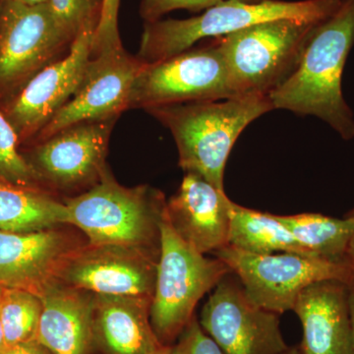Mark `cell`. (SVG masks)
<instances>
[{
	"label": "cell",
	"mask_w": 354,
	"mask_h": 354,
	"mask_svg": "<svg viewBox=\"0 0 354 354\" xmlns=\"http://www.w3.org/2000/svg\"><path fill=\"white\" fill-rule=\"evenodd\" d=\"M230 211L228 245L259 255L288 252L315 257L295 239L276 215L245 208L232 201Z\"/></svg>",
	"instance_id": "obj_21"
},
{
	"label": "cell",
	"mask_w": 354,
	"mask_h": 354,
	"mask_svg": "<svg viewBox=\"0 0 354 354\" xmlns=\"http://www.w3.org/2000/svg\"><path fill=\"white\" fill-rule=\"evenodd\" d=\"M341 3L342 0L221 2L188 19L146 22L137 57L143 64H153L190 50L203 39L220 38L266 21L297 19L322 22L332 16Z\"/></svg>",
	"instance_id": "obj_3"
},
{
	"label": "cell",
	"mask_w": 354,
	"mask_h": 354,
	"mask_svg": "<svg viewBox=\"0 0 354 354\" xmlns=\"http://www.w3.org/2000/svg\"><path fill=\"white\" fill-rule=\"evenodd\" d=\"M232 200L204 177L186 172L180 187L167 202L165 216L172 230L197 252L208 254L230 242Z\"/></svg>",
	"instance_id": "obj_16"
},
{
	"label": "cell",
	"mask_w": 354,
	"mask_h": 354,
	"mask_svg": "<svg viewBox=\"0 0 354 354\" xmlns=\"http://www.w3.org/2000/svg\"><path fill=\"white\" fill-rule=\"evenodd\" d=\"M281 354H302L301 351H300L299 348L295 346V348H288L286 351H283V353Z\"/></svg>",
	"instance_id": "obj_34"
},
{
	"label": "cell",
	"mask_w": 354,
	"mask_h": 354,
	"mask_svg": "<svg viewBox=\"0 0 354 354\" xmlns=\"http://www.w3.org/2000/svg\"><path fill=\"white\" fill-rule=\"evenodd\" d=\"M152 354H174V346H162Z\"/></svg>",
	"instance_id": "obj_33"
},
{
	"label": "cell",
	"mask_w": 354,
	"mask_h": 354,
	"mask_svg": "<svg viewBox=\"0 0 354 354\" xmlns=\"http://www.w3.org/2000/svg\"><path fill=\"white\" fill-rule=\"evenodd\" d=\"M160 251L150 307L151 325L162 346L174 342L194 317L195 307L232 270L218 258L185 243L165 216L160 223Z\"/></svg>",
	"instance_id": "obj_6"
},
{
	"label": "cell",
	"mask_w": 354,
	"mask_h": 354,
	"mask_svg": "<svg viewBox=\"0 0 354 354\" xmlns=\"http://www.w3.org/2000/svg\"><path fill=\"white\" fill-rule=\"evenodd\" d=\"M158 257L160 252L139 247L82 244L65 263L58 286L153 299Z\"/></svg>",
	"instance_id": "obj_9"
},
{
	"label": "cell",
	"mask_w": 354,
	"mask_h": 354,
	"mask_svg": "<svg viewBox=\"0 0 354 354\" xmlns=\"http://www.w3.org/2000/svg\"><path fill=\"white\" fill-rule=\"evenodd\" d=\"M174 351V354H223L218 344L203 330L195 316L179 335Z\"/></svg>",
	"instance_id": "obj_28"
},
{
	"label": "cell",
	"mask_w": 354,
	"mask_h": 354,
	"mask_svg": "<svg viewBox=\"0 0 354 354\" xmlns=\"http://www.w3.org/2000/svg\"><path fill=\"white\" fill-rule=\"evenodd\" d=\"M269 95L185 102L148 109L176 140L179 165L223 190V174L232 147L244 129L272 111Z\"/></svg>",
	"instance_id": "obj_2"
},
{
	"label": "cell",
	"mask_w": 354,
	"mask_h": 354,
	"mask_svg": "<svg viewBox=\"0 0 354 354\" xmlns=\"http://www.w3.org/2000/svg\"><path fill=\"white\" fill-rule=\"evenodd\" d=\"M234 97L225 57L216 39L153 64H144L135 79L130 108L146 109L185 102Z\"/></svg>",
	"instance_id": "obj_8"
},
{
	"label": "cell",
	"mask_w": 354,
	"mask_h": 354,
	"mask_svg": "<svg viewBox=\"0 0 354 354\" xmlns=\"http://www.w3.org/2000/svg\"><path fill=\"white\" fill-rule=\"evenodd\" d=\"M230 0H141L140 16L146 22H155L162 19L165 14L178 9H185L191 12L198 13L218 6L221 2ZM247 3H261L268 0H239Z\"/></svg>",
	"instance_id": "obj_26"
},
{
	"label": "cell",
	"mask_w": 354,
	"mask_h": 354,
	"mask_svg": "<svg viewBox=\"0 0 354 354\" xmlns=\"http://www.w3.org/2000/svg\"><path fill=\"white\" fill-rule=\"evenodd\" d=\"M57 227L0 232V286L29 291L41 298L57 288L62 268L82 243L75 235Z\"/></svg>",
	"instance_id": "obj_15"
},
{
	"label": "cell",
	"mask_w": 354,
	"mask_h": 354,
	"mask_svg": "<svg viewBox=\"0 0 354 354\" xmlns=\"http://www.w3.org/2000/svg\"><path fill=\"white\" fill-rule=\"evenodd\" d=\"M68 225V211L46 191L0 179V232H31Z\"/></svg>",
	"instance_id": "obj_20"
},
{
	"label": "cell",
	"mask_w": 354,
	"mask_h": 354,
	"mask_svg": "<svg viewBox=\"0 0 354 354\" xmlns=\"http://www.w3.org/2000/svg\"><path fill=\"white\" fill-rule=\"evenodd\" d=\"M152 299L94 295L92 346L95 354H152L162 346L150 321Z\"/></svg>",
	"instance_id": "obj_18"
},
{
	"label": "cell",
	"mask_w": 354,
	"mask_h": 354,
	"mask_svg": "<svg viewBox=\"0 0 354 354\" xmlns=\"http://www.w3.org/2000/svg\"><path fill=\"white\" fill-rule=\"evenodd\" d=\"M293 311L304 328L302 354H351L348 283L337 279L316 281L300 292Z\"/></svg>",
	"instance_id": "obj_17"
},
{
	"label": "cell",
	"mask_w": 354,
	"mask_h": 354,
	"mask_svg": "<svg viewBox=\"0 0 354 354\" xmlns=\"http://www.w3.org/2000/svg\"><path fill=\"white\" fill-rule=\"evenodd\" d=\"M18 134L0 111V179L23 187H34L39 180L31 165L18 152Z\"/></svg>",
	"instance_id": "obj_24"
},
{
	"label": "cell",
	"mask_w": 354,
	"mask_h": 354,
	"mask_svg": "<svg viewBox=\"0 0 354 354\" xmlns=\"http://www.w3.org/2000/svg\"><path fill=\"white\" fill-rule=\"evenodd\" d=\"M344 218H351V220L354 221V207L344 215Z\"/></svg>",
	"instance_id": "obj_36"
},
{
	"label": "cell",
	"mask_w": 354,
	"mask_h": 354,
	"mask_svg": "<svg viewBox=\"0 0 354 354\" xmlns=\"http://www.w3.org/2000/svg\"><path fill=\"white\" fill-rule=\"evenodd\" d=\"M0 354H53L38 341L4 346L0 348Z\"/></svg>",
	"instance_id": "obj_29"
},
{
	"label": "cell",
	"mask_w": 354,
	"mask_h": 354,
	"mask_svg": "<svg viewBox=\"0 0 354 354\" xmlns=\"http://www.w3.org/2000/svg\"><path fill=\"white\" fill-rule=\"evenodd\" d=\"M14 1L25 4V6H39V4L48 3L50 0H14Z\"/></svg>",
	"instance_id": "obj_32"
},
{
	"label": "cell",
	"mask_w": 354,
	"mask_h": 354,
	"mask_svg": "<svg viewBox=\"0 0 354 354\" xmlns=\"http://www.w3.org/2000/svg\"><path fill=\"white\" fill-rule=\"evenodd\" d=\"M94 293L57 286L43 298L37 341L53 354H93Z\"/></svg>",
	"instance_id": "obj_19"
},
{
	"label": "cell",
	"mask_w": 354,
	"mask_h": 354,
	"mask_svg": "<svg viewBox=\"0 0 354 354\" xmlns=\"http://www.w3.org/2000/svg\"><path fill=\"white\" fill-rule=\"evenodd\" d=\"M6 1L7 0H0V12H1L2 8H3Z\"/></svg>",
	"instance_id": "obj_37"
},
{
	"label": "cell",
	"mask_w": 354,
	"mask_h": 354,
	"mask_svg": "<svg viewBox=\"0 0 354 354\" xmlns=\"http://www.w3.org/2000/svg\"><path fill=\"white\" fill-rule=\"evenodd\" d=\"M349 307H351V325H353V341H351V353L354 354V279L348 283Z\"/></svg>",
	"instance_id": "obj_30"
},
{
	"label": "cell",
	"mask_w": 354,
	"mask_h": 354,
	"mask_svg": "<svg viewBox=\"0 0 354 354\" xmlns=\"http://www.w3.org/2000/svg\"><path fill=\"white\" fill-rule=\"evenodd\" d=\"M48 6L58 25L73 41L86 26L97 25L102 0H50Z\"/></svg>",
	"instance_id": "obj_25"
},
{
	"label": "cell",
	"mask_w": 354,
	"mask_h": 354,
	"mask_svg": "<svg viewBox=\"0 0 354 354\" xmlns=\"http://www.w3.org/2000/svg\"><path fill=\"white\" fill-rule=\"evenodd\" d=\"M200 325L223 354H281L288 348L279 314L254 304L234 272L214 288Z\"/></svg>",
	"instance_id": "obj_10"
},
{
	"label": "cell",
	"mask_w": 354,
	"mask_h": 354,
	"mask_svg": "<svg viewBox=\"0 0 354 354\" xmlns=\"http://www.w3.org/2000/svg\"><path fill=\"white\" fill-rule=\"evenodd\" d=\"M95 28L97 24L83 28L68 53L37 71L10 102L6 118L18 136L39 133L75 93L92 57Z\"/></svg>",
	"instance_id": "obj_12"
},
{
	"label": "cell",
	"mask_w": 354,
	"mask_h": 354,
	"mask_svg": "<svg viewBox=\"0 0 354 354\" xmlns=\"http://www.w3.org/2000/svg\"><path fill=\"white\" fill-rule=\"evenodd\" d=\"M344 260L346 261L354 274V235L351 242H349L348 249H346Z\"/></svg>",
	"instance_id": "obj_31"
},
{
	"label": "cell",
	"mask_w": 354,
	"mask_h": 354,
	"mask_svg": "<svg viewBox=\"0 0 354 354\" xmlns=\"http://www.w3.org/2000/svg\"><path fill=\"white\" fill-rule=\"evenodd\" d=\"M64 204L68 225L82 230L88 243L160 252V223L167 206L160 191L149 186L124 187L108 171L91 189Z\"/></svg>",
	"instance_id": "obj_4"
},
{
	"label": "cell",
	"mask_w": 354,
	"mask_h": 354,
	"mask_svg": "<svg viewBox=\"0 0 354 354\" xmlns=\"http://www.w3.org/2000/svg\"><path fill=\"white\" fill-rule=\"evenodd\" d=\"M120 0H102L101 14L95 28L92 55L121 48L118 13Z\"/></svg>",
	"instance_id": "obj_27"
},
{
	"label": "cell",
	"mask_w": 354,
	"mask_h": 354,
	"mask_svg": "<svg viewBox=\"0 0 354 354\" xmlns=\"http://www.w3.org/2000/svg\"><path fill=\"white\" fill-rule=\"evenodd\" d=\"M143 64L122 46L92 55L75 93L39 131V141L78 123L116 120L129 109Z\"/></svg>",
	"instance_id": "obj_11"
},
{
	"label": "cell",
	"mask_w": 354,
	"mask_h": 354,
	"mask_svg": "<svg viewBox=\"0 0 354 354\" xmlns=\"http://www.w3.org/2000/svg\"><path fill=\"white\" fill-rule=\"evenodd\" d=\"M213 254L230 268L254 304L276 314L293 310L300 292L316 281L354 279L346 261L288 252L259 255L230 245Z\"/></svg>",
	"instance_id": "obj_7"
},
{
	"label": "cell",
	"mask_w": 354,
	"mask_h": 354,
	"mask_svg": "<svg viewBox=\"0 0 354 354\" xmlns=\"http://www.w3.org/2000/svg\"><path fill=\"white\" fill-rule=\"evenodd\" d=\"M71 41L48 3L30 6L7 0L0 12V86L43 68Z\"/></svg>",
	"instance_id": "obj_14"
},
{
	"label": "cell",
	"mask_w": 354,
	"mask_h": 354,
	"mask_svg": "<svg viewBox=\"0 0 354 354\" xmlns=\"http://www.w3.org/2000/svg\"><path fill=\"white\" fill-rule=\"evenodd\" d=\"M277 218L315 257L346 261V249L354 235V221L316 213L278 216Z\"/></svg>",
	"instance_id": "obj_22"
},
{
	"label": "cell",
	"mask_w": 354,
	"mask_h": 354,
	"mask_svg": "<svg viewBox=\"0 0 354 354\" xmlns=\"http://www.w3.org/2000/svg\"><path fill=\"white\" fill-rule=\"evenodd\" d=\"M319 23L266 21L215 38L225 57L234 97L269 95L285 82L297 68Z\"/></svg>",
	"instance_id": "obj_5"
},
{
	"label": "cell",
	"mask_w": 354,
	"mask_h": 354,
	"mask_svg": "<svg viewBox=\"0 0 354 354\" xmlns=\"http://www.w3.org/2000/svg\"><path fill=\"white\" fill-rule=\"evenodd\" d=\"M115 121L78 123L41 141L30 164L38 178L60 190L99 183L108 172L106 157Z\"/></svg>",
	"instance_id": "obj_13"
},
{
	"label": "cell",
	"mask_w": 354,
	"mask_h": 354,
	"mask_svg": "<svg viewBox=\"0 0 354 354\" xmlns=\"http://www.w3.org/2000/svg\"><path fill=\"white\" fill-rule=\"evenodd\" d=\"M354 46V0L312 32L297 68L269 95L274 109L320 118L346 141L354 139V113L342 94V74Z\"/></svg>",
	"instance_id": "obj_1"
},
{
	"label": "cell",
	"mask_w": 354,
	"mask_h": 354,
	"mask_svg": "<svg viewBox=\"0 0 354 354\" xmlns=\"http://www.w3.org/2000/svg\"><path fill=\"white\" fill-rule=\"evenodd\" d=\"M41 311L43 301L38 295L0 286V321L4 346L37 341Z\"/></svg>",
	"instance_id": "obj_23"
},
{
	"label": "cell",
	"mask_w": 354,
	"mask_h": 354,
	"mask_svg": "<svg viewBox=\"0 0 354 354\" xmlns=\"http://www.w3.org/2000/svg\"><path fill=\"white\" fill-rule=\"evenodd\" d=\"M4 346L3 330H2L1 321H0V348Z\"/></svg>",
	"instance_id": "obj_35"
}]
</instances>
